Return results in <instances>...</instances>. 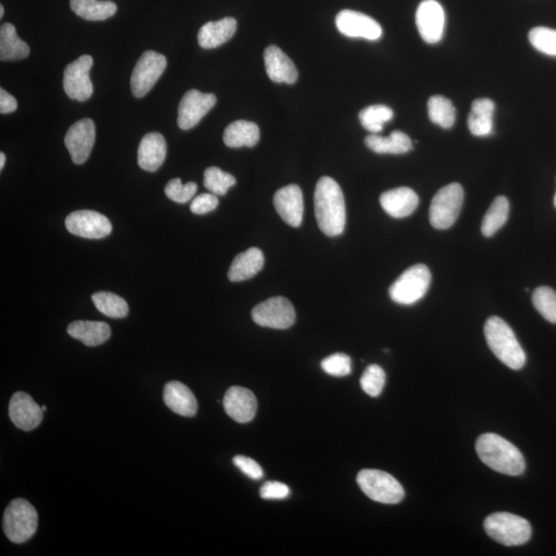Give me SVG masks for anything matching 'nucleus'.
<instances>
[{"label":"nucleus","instance_id":"obj_1","mask_svg":"<svg viewBox=\"0 0 556 556\" xmlns=\"http://www.w3.org/2000/svg\"><path fill=\"white\" fill-rule=\"evenodd\" d=\"M316 223L323 234L330 237L343 234L347 223L346 201L342 190L329 177H322L314 191Z\"/></svg>","mask_w":556,"mask_h":556},{"label":"nucleus","instance_id":"obj_2","mask_svg":"<svg viewBox=\"0 0 556 556\" xmlns=\"http://www.w3.org/2000/svg\"><path fill=\"white\" fill-rule=\"evenodd\" d=\"M476 452L487 466L499 473L518 476L525 472L524 455L501 436L492 433L481 435L476 442Z\"/></svg>","mask_w":556,"mask_h":556},{"label":"nucleus","instance_id":"obj_3","mask_svg":"<svg viewBox=\"0 0 556 556\" xmlns=\"http://www.w3.org/2000/svg\"><path fill=\"white\" fill-rule=\"evenodd\" d=\"M484 335L492 353L512 370L522 369L526 357L508 323L499 316H491L484 326Z\"/></svg>","mask_w":556,"mask_h":556},{"label":"nucleus","instance_id":"obj_4","mask_svg":"<svg viewBox=\"0 0 556 556\" xmlns=\"http://www.w3.org/2000/svg\"><path fill=\"white\" fill-rule=\"evenodd\" d=\"M484 530L491 539L505 546L525 544L532 536L526 519L507 512H497L484 520Z\"/></svg>","mask_w":556,"mask_h":556},{"label":"nucleus","instance_id":"obj_5","mask_svg":"<svg viewBox=\"0 0 556 556\" xmlns=\"http://www.w3.org/2000/svg\"><path fill=\"white\" fill-rule=\"evenodd\" d=\"M39 516L34 507L24 499H13L5 509L4 531L13 543L22 544L38 530Z\"/></svg>","mask_w":556,"mask_h":556},{"label":"nucleus","instance_id":"obj_6","mask_svg":"<svg viewBox=\"0 0 556 556\" xmlns=\"http://www.w3.org/2000/svg\"><path fill=\"white\" fill-rule=\"evenodd\" d=\"M432 274L425 264H417L405 270L390 287V297L401 305L417 304L430 287Z\"/></svg>","mask_w":556,"mask_h":556},{"label":"nucleus","instance_id":"obj_7","mask_svg":"<svg viewBox=\"0 0 556 556\" xmlns=\"http://www.w3.org/2000/svg\"><path fill=\"white\" fill-rule=\"evenodd\" d=\"M357 482L364 494L382 504H398L405 491L395 477L382 470L364 469L357 474Z\"/></svg>","mask_w":556,"mask_h":556},{"label":"nucleus","instance_id":"obj_8","mask_svg":"<svg viewBox=\"0 0 556 556\" xmlns=\"http://www.w3.org/2000/svg\"><path fill=\"white\" fill-rule=\"evenodd\" d=\"M463 195V187L456 182L436 193L430 207V222L434 228L446 230L453 226L460 216Z\"/></svg>","mask_w":556,"mask_h":556},{"label":"nucleus","instance_id":"obj_9","mask_svg":"<svg viewBox=\"0 0 556 556\" xmlns=\"http://www.w3.org/2000/svg\"><path fill=\"white\" fill-rule=\"evenodd\" d=\"M167 66L164 55L146 51L137 63L131 75L132 94L137 98L146 96L163 75Z\"/></svg>","mask_w":556,"mask_h":556},{"label":"nucleus","instance_id":"obj_10","mask_svg":"<svg viewBox=\"0 0 556 556\" xmlns=\"http://www.w3.org/2000/svg\"><path fill=\"white\" fill-rule=\"evenodd\" d=\"M252 318L259 326L285 330L294 325L296 313L291 302L287 298L273 297L253 308Z\"/></svg>","mask_w":556,"mask_h":556},{"label":"nucleus","instance_id":"obj_11","mask_svg":"<svg viewBox=\"0 0 556 556\" xmlns=\"http://www.w3.org/2000/svg\"><path fill=\"white\" fill-rule=\"evenodd\" d=\"M93 62V56L83 55L66 66L63 87L70 100L83 102L93 96V84L90 80L89 74Z\"/></svg>","mask_w":556,"mask_h":556},{"label":"nucleus","instance_id":"obj_12","mask_svg":"<svg viewBox=\"0 0 556 556\" xmlns=\"http://www.w3.org/2000/svg\"><path fill=\"white\" fill-rule=\"evenodd\" d=\"M66 226L70 234L88 239H101L111 234L107 216L93 210H76L68 215Z\"/></svg>","mask_w":556,"mask_h":556},{"label":"nucleus","instance_id":"obj_13","mask_svg":"<svg viewBox=\"0 0 556 556\" xmlns=\"http://www.w3.org/2000/svg\"><path fill=\"white\" fill-rule=\"evenodd\" d=\"M417 26L420 37L428 44H438L446 28V13L436 0H424L417 11Z\"/></svg>","mask_w":556,"mask_h":556},{"label":"nucleus","instance_id":"obj_14","mask_svg":"<svg viewBox=\"0 0 556 556\" xmlns=\"http://www.w3.org/2000/svg\"><path fill=\"white\" fill-rule=\"evenodd\" d=\"M216 97L211 93H202L199 90H190L181 98L179 105L178 124L181 130L194 128L204 116L215 107Z\"/></svg>","mask_w":556,"mask_h":556},{"label":"nucleus","instance_id":"obj_15","mask_svg":"<svg viewBox=\"0 0 556 556\" xmlns=\"http://www.w3.org/2000/svg\"><path fill=\"white\" fill-rule=\"evenodd\" d=\"M337 30L346 37L376 40L382 38L383 28L377 21L350 10H344L336 17Z\"/></svg>","mask_w":556,"mask_h":556},{"label":"nucleus","instance_id":"obj_16","mask_svg":"<svg viewBox=\"0 0 556 556\" xmlns=\"http://www.w3.org/2000/svg\"><path fill=\"white\" fill-rule=\"evenodd\" d=\"M96 138L95 124L91 119H82L68 129L65 143L75 164H83L93 150Z\"/></svg>","mask_w":556,"mask_h":556},{"label":"nucleus","instance_id":"obj_17","mask_svg":"<svg viewBox=\"0 0 556 556\" xmlns=\"http://www.w3.org/2000/svg\"><path fill=\"white\" fill-rule=\"evenodd\" d=\"M274 207L288 226L298 228L304 221V193L298 185H288L278 190L273 199Z\"/></svg>","mask_w":556,"mask_h":556},{"label":"nucleus","instance_id":"obj_18","mask_svg":"<svg viewBox=\"0 0 556 556\" xmlns=\"http://www.w3.org/2000/svg\"><path fill=\"white\" fill-rule=\"evenodd\" d=\"M9 414L13 424L26 432L37 428L44 419V410L41 407L34 402L31 396L23 392L13 393L9 406Z\"/></svg>","mask_w":556,"mask_h":556},{"label":"nucleus","instance_id":"obj_19","mask_svg":"<svg viewBox=\"0 0 556 556\" xmlns=\"http://www.w3.org/2000/svg\"><path fill=\"white\" fill-rule=\"evenodd\" d=\"M223 405L232 419L245 424L255 418L258 402L252 391L242 386H231L225 393Z\"/></svg>","mask_w":556,"mask_h":556},{"label":"nucleus","instance_id":"obj_20","mask_svg":"<svg viewBox=\"0 0 556 556\" xmlns=\"http://www.w3.org/2000/svg\"><path fill=\"white\" fill-rule=\"evenodd\" d=\"M419 202L417 193L407 187L393 189L380 196V204L385 213L395 219H403L412 215L418 208Z\"/></svg>","mask_w":556,"mask_h":556},{"label":"nucleus","instance_id":"obj_21","mask_svg":"<svg viewBox=\"0 0 556 556\" xmlns=\"http://www.w3.org/2000/svg\"><path fill=\"white\" fill-rule=\"evenodd\" d=\"M266 73L274 83L295 84L298 70L294 62L277 46L266 48L264 52Z\"/></svg>","mask_w":556,"mask_h":556},{"label":"nucleus","instance_id":"obj_22","mask_svg":"<svg viewBox=\"0 0 556 556\" xmlns=\"http://www.w3.org/2000/svg\"><path fill=\"white\" fill-rule=\"evenodd\" d=\"M167 144L163 136L152 132L142 139L138 146L137 161L140 168L146 172H157L164 163Z\"/></svg>","mask_w":556,"mask_h":556},{"label":"nucleus","instance_id":"obj_23","mask_svg":"<svg viewBox=\"0 0 556 556\" xmlns=\"http://www.w3.org/2000/svg\"><path fill=\"white\" fill-rule=\"evenodd\" d=\"M163 400L169 410L181 417H194L199 408L192 391L180 382H169L165 384Z\"/></svg>","mask_w":556,"mask_h":556},{"label":"nucleus","instance_id":"obj_24","mask_svg":"<svg viewBox=\"0 0 556 556\" xmlns=\"http://www.w3.org/2000/svg\"><path fill=\"white\" fill-rule=\"evenodd\" d=\"M264 262L263 252L251 248L235 257L230 266L228 278L234 283L248 280L262 270Z\"/></svg>","mask_w":556,"mask_h":556},{"label":"nucleus","instance_id":"obj_25","mask_svg":"<svg viewBox=\"0 0 556 556\" xmlns=\"http://www.w3.org/2000/svg\"><path fill=\"white\" fill-rule=\"evenodd\" d=\"M67 333L87 347H98L110 340L111 331L107 322L75 321L67 328Z\"/></svg>","mask_w":556,"mask_h":556},{"label":"nucleus","instance_id":"obj_26","mask_svg":"<svg viewBox=\"0 0 556 556\" xmlns=\"http://www.w3.org/2000/svg\"><path fill=\"white\" fill-rule=\"evenodd\" d=\"M236 30L237 21L234 18L227 17L216 22H208L199 31V46L207 50L220 47L234 37Z\"/></svg>","mask_w":556,"mask_h":556},{"label":"nucleus","instance_id":"obj_27","mask_svg":"<svg viewBox=\"0 0 556 556\" xmlns=\"http://www.w3.org/2000/svg\"><path fill=\"white\" fill-rule=\"evenodd\" d=\"M495 102L489 98L474 101L468 118L470 132L475 137H488L494 128Z\"/></svg>","mask_w":556,"mask_h":556},{"label":"nucleus","instance_id":"obj_28","mask_svg":"<svg viewBox=\"0 0 556 556\" xmlns=\"http://www.w3.org/2000/svg\"><path fill=\"white\" fill-rule=\"evenodd\" d=\"M31 48L18 37L16 27L4 23L0 28V60L16 61L28 57Z\"/></svg>","mask_w":556,"mask_h":556},{"label":"nucleus","instance_id":"obj_29","mask_svg":"<svg viewBox=\"0 0 556 556\" xmlns=\"http://www.w3.org/2000/svg\"><path fill=\"white\" fill-rule=\"evenodd\" d=\"M365 144L368 149L376 154H401L410 152L413 149L410 137L402 131H393L389 137H384L372 135L365 138Z\"/></svg>","mask_w":556,"mask_h":556},{"label":"nucleus","instance_id":"obj_30","mask_svg":"<svg viewBox=\"0 0 556 556\" xmlns=\"http://www.w3.org/2000/svg\"><path fill=\"white\" fill-rule=\"evenodd\" d=\"M260 140V129L257 124L239 119L231 123L224 132V143L229 147L255 146Z\"/></svg>","mask_w":556,"mask_h":556},{"label":"nucleus","instance_id":"obj_31","mask_svg":"<svg viewBox=\"0 0 556 556\" xmlns=\"http://www.w3.org/2000/svg\"><path fill=\"white\" fill-rule=\"evenodd\" d=\"M70 8L88 21H103L115 15L117 4L109 0H70Z\"/></svg>","mask_w":556,"mask_h":556},{"label":"nucleus","instance_id":"obj_32","mask_svg":"<svg viewBox=\"0 0 556 556\" xmlns=\"http://www.w3.org/2000/svg\"><path fill=\"white\" fill-rule=\"evenodd\" d=\"M510 204L504 196H499L492 202L487 215L484 216L481 231L485 237H491L501 229L509 216Z\"/></svg>","mask_w":556,"mask_h":556},{"label":"nucleus","instance_id":"obj_33","mask_svg":"<svg viewBox=\"0 0 556 556\" xmlns=\"http://www.w3.org/2000/svg\"><path fill=\"white\" fill-rule=\"evenodd\" d=\"M428 112L431 121L442 128H452L455 122V108L453 102L445 96H432L428 102Z\"/></svg>","mask_w":556,"mask_h":556},{"label":"nucleus","instance_id":"obj_34","mask_svg":"<svg viewBox=\"0 0 556 556\" xmlns=\"http://www.w3.org/2000/svg\"><path fill=\"white\" fill-rule=\"evenodd\" d=\"M95 307L111 319H124L129 313L126 300L110 292H97L93 295Z\"/></svg>","mask_w":556,"mask_h":556},{"label":"nucleus","instance_id":"obj_35","mask_svg":"<svg viewBox=\"0 0 556 556\" xmlns=\"http://www.w3.org/2000/svg\"><path fill=\"white\" fill-rule=\"evenodd\" d=\"M393 118V111L391 108L384 104L370 105L360 111L358 119L366 130L370 131L373 135L384 130L385 123L391 121Z\"/></svg>","mask_w":556,"mask_h":556},{"label":"nucleus","instance_id":"obj_36","mask_svg":"<svg viewBox=\"0 0 556 556\" xmlns=\"http://www.w3.org/2000/svg\"><path fill=\"white\" fill-rule=\"evenodd\" d=\"M204 186L210 193L223 196L229 189L235 186L236 179L234 175L225 172L219 167H209L204 172Z\"/></svg>","mask_w":556,"mask_h":556},{"label":"nucleus","instance_id":"obj_37","mask_svg":"<svg viewBox=\"0 0 556 556\" xmlns=\"http://www.w3.org/2000/svg\"><path fill=\"white\" fill-rule=\"evenodd\" d=\"M533 304L543 318L556 323V292L549 287H540L533 294Z\"/></svg>","mask_w":556,"mask_h":556},{"label":"nucleus","instance_id":"obj_38","mask_svg":"<svg viewBox=\"0 0 556 556\" xmlns=\"http://www.w3.org/2000/svg\"><path fill=\"white\" fill-rule=\"evenodd\" d=\"M385 379L384 369L376 364H372L361 377L362 390L370 397H378L384 388Z\"/></svg>","mask_w":556,"mask_h":556},{"label":"nucleus","instance_id":"obj_39","mask_svg":"<svg viewBox=\"0 0 556 556\" xmlns=\"http://www.w3.org/2000/svg\"><path fill=\"white\" fill-rule=\"evenodd\" d=\"M532 46L541 53L556 57V31L547 27H536L529 33Z\"/></svg>","mask_w":556,"mask_h":556},{"label":"nucleus","instance_id":"obj_40","mask_svg":"<svg viewBox=\"0 0 556 556\" xmlns=\"http://www.w3.org/2000/svg\"><path fill=\"white\" fill-rule=\"evenodd\" d=\"M321 367L331 376H348L351 373V358L346 354H333L323 358Z\"/></svg>","mask_w":556,"mask_h":556},{"label":"nucleus","instance_id":"obj_41","mask_svg":"<svg viewBox=\"0 0 556 556\" xmlns=\"http://www.w3.org/2000/svg\"><path fill=\"white\" fill-rule=\"evenodd\" d=\"M197 192V185L193 181L182 184L181 179H173L165 187V194L169 199L178 203H187Z\"/></svg>","mask_w":556,"mask_h":556},{"label":"nucleus","instance_id":"obj_42","mask_svg":"<svg viewBox=\"0 0 556 556\" xmlns=\"http://www.w3.org/2000/svg\"><path fill=\"white\" fill-rule=\"evenodd\" d=\"M219 206V199L213 193H204L195 197L191 203V211L195 215H207Z\"/></svg>","mask_w":556,"mask_h":556},{"label":"nucleus","instance_id":"obj_43","mask_svg":"<svg viewBox=\"0 0 556 556\" xmlns=\"http://www.w3.org/2000/svg\"><path fill=\"white\" fill-rule=\"evenodd\" d=\"M234 463L243 474L252 478V480H261L264 476L262 467L255 460L251 459V457L237 455L234 457Z\"/></svg>","mask_w":556,"mask_h":556},{"label":"nucleus","instance_id":"obj_44","mask_svg":"<svg viewBox=\"0 0 556 556\" xmlns=\"http://www.w3.org/2000/svg\"><path fill=\"white\" fill-rule=\"evenodd\" d=\"M260 496L264 499H285L290 496V489L285 483L269 481L262 485Z\"/></svg>","mask_w":556,"mask_h":556},{"label":"nucleus","instance_id":"obj_45","mask_svg":"<svg viewBox=\"0 0 556 556\" xmlns=\"http://www.w3.org/2000/svg\"><path fill=\"white\" fill-rule=\"evenodd\" d=\"M17 108L18 103L15 97L6 93L4 89H0V112L10 114V112L15 111Z\"/></svg>","mask_w":556,"mask_h":556},{"label":"nucleus","instance_id":"obj_46","mask_svg":"<svg viewBox=\"0 0 556 556\" xmlns=\"http://www.w3.org/2000/svg\"><path fill=\"white\" fill-rule=\"evenodd\" d=\"M5 164V154L4 153L0 154V169H3Z\"/></svg>","mask_w":556,"mask_h":556},{"label":"nucleus","instance_id":"obj_47","mask_svg":"<svg viewBox=\"0 0 556 556\" xmlns=\"http://www.w3.org/2000/svg\"><path fill=\"white\" fill-rule=\"evenodd\" d=\"M4 15V5H0V18H3Z\"/></svg>","mask_w":556,"mask_h":556},{"label":"nucleus","instance_id":"obj_48","mask_svg":"<svg viewBox=\"0 0 556 556\" xmlns=\"http://www.w3.org/2000/svg\"><path fill=\"white\" fill-rule=\"evenodd\" d=\"M41 410L45 411H47V407L46 406H41Z\"/></svg>","mask_w":556,"mask_h":556},{"label":"nucleus","instance_id":"obj_49","mask_svg":"<svg viewBox=\"0 0 556 556\" xmlns=\"http://www.w3.org/2000/svg\"><path fill=\"white\" fill-rule=\"evenodd\" d=\"M554 207H555V208H556V194H555V196H554Z\"/></svg>","mask_w":556,"mask_h":556}]
</instances>
